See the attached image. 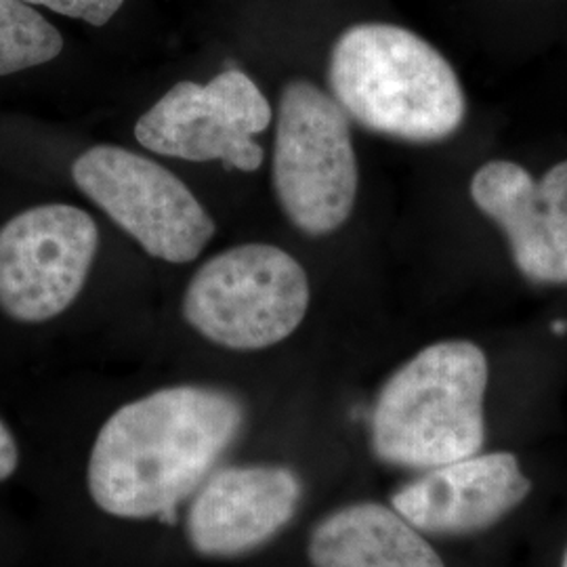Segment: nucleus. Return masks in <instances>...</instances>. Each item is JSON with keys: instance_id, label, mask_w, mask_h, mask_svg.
Instances as JSON below:
<instances>
[{"instance_id": "obj_1", "label": "nucleus", "mask_w": 567, "mask_h": 567, "mask_svg": "<svg viewBox=\"0 0 567 567\" xmlns=\"http://www.w3.org/2000/svg\"><path fill=\"white\" fill-rule=\"evenodd\" d=\"M246 405L219 386L158 389L103 423L86 466L95 507L116 519H171L238 442Z\"/></svg>"}, {"instance_id": "obj_2", "label": "nucleus", "mask_w": 567, "mask_h": 567, "mask_svg": "<svg viewBox=\"0 0 567 567\" xmlns=\"http://www.w3.org/2000/svg\"><path fill=\"white\" fill-rule=\"evenodd\" d=\"M328 86L351 121L410 143L444 142L465 122L466 97L450 61L393 23H355L337 39Z\"/></svg>"}, {"instance_id": "obj_3", "label": "nucleus", "mask_w": 567, "mask_h": 567, "mask_svg": "<svg viewBox=\"0 0 567 567\" xmlns=\"http://www.w3.org/2000/svg\"><path fill=\"white\" fill-rule=\"evenodd\" d=\"M486 389V353L477 344H429L381 389L370 421L372 452L386 465L425 471L482 452Z\"/></svg>"}, {"instance_id": "obj_4", "label": "nucleus", "mask_w": 567, "mask_h": 567, "mask_svg": "<svg viewBox=\"0 0 567 567\" xmlns=\"http://www.w3.org/2000/svg\"><path fill=\"white\" fill-rule=\"evenodd\" d=\"M303 265L271 244H240L210 257L183 297V318L200 337L231 351L286 341L309 309Z\"/></svg>"}, {"instance_id": "obj_5", "label": "nucleus", "mask_w": 567, "mask_h": 567, "mask_svg": "<svg viewBox=\"0 0 567 567\" xmlns=\"http://www.w3.org/2000/svg\"><path fill=\"white\" fill-rule=\"evenodd\" d=\"M271 179L286 219L305 236H330L353 213L360 171L349 116L313 82L284 86Z\"/></svg>"}, {"instance_id": "obj_6", "label": "nucleus", "mask_w": 567, "mask_h": 567, "mask_svg": "<svg viewBox=\"0 0 567 567\" xmlns=\"http://www.w3.org/2000/svg\"><path fill=\"white\" fill-rule=\"evenodd\" d=\"M76 187L143 250L166 264L200 257L217 227L163 164L118 145H95L72 164Z\"/></svg>"}, {"instance_id": "obj_7", "label": "nucleus", "mask_w": 567, "mask_h": 567, "mask_svg": "<svg viewBox=\"0 0 567 567\" xmlns=\"http://www.w3.org/2000/svg\"><path fill=\"white\" fill-rule=\"evenodd\" d=\"M271 124V105L257 82L227 70L206 84L177 82L135 124L145 150L187 163H213L244 173L264 163L252 137Z\"/></svg>"}, {"instance_id": "obj_8", "label": "nucleus", "mask_w": 567, "mask_h": 567, "mask_svg": "<svg viewBox=\"0 0 567 567\" xmlns=\"http://www.w3.org/2000/svg\"><path fill=\"white\" fill-rule=\"evenodd\" d=\"M100 248L89 213L42 204L0 227V309L16 322L41 324L79 299Z\"/></svg>"}, {"instance_id": "obj_9", "label": "nucleus", "mask_w": 567, "mask_h": 567, "mask_svg": "<svg viewBox=\"0 0 567 567\" xmlns=\"http://www.w3.org/2000/svg\"><path fill=\"white\" fill-rule=\"evenodd\" d=\"M303 501V480L282 465L225 466L196 489L185 519L189 547L234 559L269 545Z\"/></svg>"}, {"instance_id": "obj_10", "label": "nucleus", "mask_w": 567, "mask_h": 567, "mask_svg": "<svg viewBox=\"0 0 567 567\" xmlns=\"http://www.w3.org/2000/svg\"><path fill=\"white\" fill-rule=\"evenodd\" d=\"M475 206L507 236L513 264L534 284H567V161L536 182L522 164L489 161L471 179Z\"/></svg>"}, {"instance_id": "obj_11", "label": "nucleus", "mask_w": 567, "mask_h": 567, "mask_svg": "<svg viewBox=\"0 0 567 567\" xmlns=\"http://www.w3.org/2000/svg\"><path fill=\"white\" fill-rule=\"evenodd\" d=\"M529 492L532 482L513 454L477 452L426 468L393 494L391 507L419 532L456 536L496 526Z\"/></svg>"}, {"instance_id": "obj_12", "label": "nucleus", "mask_w": 567, "mask_h": 567, "mask_svg": "<svg viewBox=\"0 0 567 567\" xmlns=\"http://www.w3.org/2000/svg\"><path fill=\"white\" fill-rule=\"evenodd\" d=\"M311 567H446L395 508L355 503L318 522L307 543Z\"/></svg>"}, {"instance_id": "obj_13", "label": "nucleus", "mask_w": 567, "mask_h": 567, "mask_svg": "<svg viewBox=\"0 0 567 567\" xmlns=\"http://www.w3.org/2000/svg\"><path fill=\"white\" fill-rule=\"evenodd\" d=\"M63 49L60 30L21 0H0V76L55 60Z\"/></svg>"}, {"instance_id": "obj_14", "label": "nucleus", "mask_w": 567, "mask_h": 567, "mask_svg": "<svg viewBox=\"0 0 567 567\" xmlns=\"http://www.w3.org/2000/svg\"><path fill=\"white\" fill-rule=\"evenodd\" d=\"M32 7H44L65 18L86 21L102 28L121 11L124 0H21Z\"/></svg>"}, {"instance_id": "obj_15", "label": "nucleus", "mask_w": 567, "mask_h": 567, "mask_svg": "<svg viewBox=\"0 0 567 567\" xmlns=\"http://www.w3.org/2000/svg\"><path fill=\"white\" fill-rule=\"evenodd\" d=\"M20 465V447L9 431V426L0 421V482L9 480Z\"/></svg>"}, {"instance_id": "obj_16", "label": "nucleus", "mask_w": 567, "mask_h": 567, "mask_svg": "<svg viewBox=\"0 0 567 567\" xmlns=\"http://www.w3.org/2000/svg\"><path fill=\"white\" fill-rule=\"evenodd\" d=\"M561 567H567V550H566V557H564V564H561Z\"/></svg>"}]
</instances>
